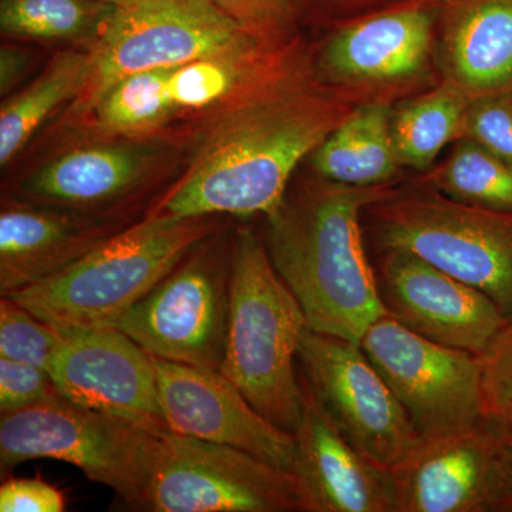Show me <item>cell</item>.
<instances>
[{
	"mask_svg": "<svg viewBox=\"0 0 512 512\" xmlns=\"http://www.w3.org/2000/svg\"><path fill=\"white\" fill-rule=\"evenodd\" d=\"M481 356L484 420L503 436L512 437V322L501 330Z\"/></svg>",
	"mask_w": 512,
	"mask_h": 512,
	"instance_id": "28",
	"label": "cell"
},
{
	"mask_svg": "<svg viewBox=\"0 0 512 512\" xmlns=\"http://www.w3.org/2000/svg\"><path fill=\"white\" fill-rule=\"evenodd\" d=\"M431 180L451 200L512 214V168L474 141L460 144Z\"/></svg>",
	"mask_w": 512,
	"mask_h": 512,
	"instance_id": "25",
	"label": "cell"
},
{
	"mask_svg": "<svg viewBox=\"0 0 512 512\" xmlns=\"http://www.w3.org/2000/svg\"><path fill=\"white\" fill-rule=\"evenodd\" d=\"M59 396L47 370L0 357V413L20 412Z\"/></svg>",
	"mask_w": 512,
	"mask_h": 512,
	"instance_id": "31",
	"label": "cell"
},
{
	"mask_svg": "<svg viewBox=\"0 0 512 512\" xmlns=\"http://www.w3.org/2000/svg\"><path fill=\"white\" fill-rule=\"evenodd\" d=\"M303 379L336 426L369 460L392 470L423 439L359 343L306 329L298 350Z\"/></svg>",
	"mask_w": 512,
	"mask_h": 512,
	"instance_id": "10",
	"label": "cell"
},
{
	"mask_svg": "<svg viewBox=\"0 0 512 512\" xmlns=\"http://www.w3.org/2000/svg\"><path fill=\"white\" fill-rule=\"evenodd\" d=\"M503 437L487 421L424 440L390 470L394 512H491Z\"/></svg>",
	"mask_w": 512,
	"mask_h": 512,
	"instance_id": "15",
	"label": "cell"
},
{
	"mask_svg": "<svg viewBox=\"0 0 512 512\" xmlns=\"http://www.w3.org/2000/svg\"><path fill=\"white\" fill-rule=\"evenodd\" d=\"M308 320L272 265L264 238L239 229L232 244L231 303L220 372L279 429L295 433L303 393L295 362Z\"/></svg>",
	"mask_w": 512,
	"mask_h": 512,
	"instance_id": "3",
	"label": "cell"
},
{
	"mask_svg": "<svg viewBox=\"0 0 512 512\" xmlns=\"http://www.w3.org/2000/svg\"><path fill=\"white\" fill-rule=\"evenodd\" d=\"M242 29H264L286 18L289 0H211Z\"/></svg>",
	"mask_w": 512,
	"mask_h": 512,
	"instance_id": "33",
	"label": "cell"
},
{
	"mask_svg": "<svg viewBox=\"0 0 512 512\" xmlns=\"http://www.w3.org/2000/svg\"><path fill=\"white\" fill-rule=\"evenodd\" d=\"M387 191L332 183L303 188L266 215L272 265L301 303L309 329L359 343L387 313L360 231Z\"/></svg>",
	"mask_w": 512,
	"mask_h": 512,
	"instance_id": "1",
	"label": "cell"
},
{
	"mask_svg": "<svg viewBox=\"0 0 512 512\" xmlns=\"http://www.w3.org/2000/svg\"><path fill=\"white\" fill-rule=\"evenodd\" d=\"M143 173L141 158L126 148H82L40 168L22 190L33 200L87 212L126 197Z\"/></svg>",
	"mask_w": 512,
	"mask_h": 512,
	"instance_id": "20",
	"label": "cell"
},
{
	"mask_svg": "<svg viewBox=\"0 0 512 512\" xmlns=\"http://www.w3.org/2000/svg\"><path fill=\"white\" fill-rule=\"evenodd\" d=\"M119 232L69 212L6 205L0 214V295L60 274Z\"/></svg>",
	"mask_w": 512,
	"mask_h": 512,
	"instance_id": "17",
	"label": "cell"
},
{
	"mask_svg": "<svg viewBox=\"0 0 512 512\" xmlns=\"http://www.w3.org/2000/svg\"><path fill=\"white\" fill-rule=\"evenodd\" d=\"M174 67L124 77L97 101L99 120L107 130L133 131L153 126L174 109L168 80Z\"/></svg>",
	"mask_w": 512,
	"mask_h": 512,
	"instance_id": "26",
	"label": "cell"
},
{
	"mask_svg": "<svg viewBox=\"0 0 512 512\" xmlns=\"http://www.w3.org/2000/svg\"><path fill=\"white\" fill-rule=\"evenodd\" d=\"M470 100L460 87H443L413 101L393 119V138L400 164L424 170L463 130Z\"/></svg>",
	"mask_w": 512,
	"mask_h": 512,
	"instance_id": "23",
	"label": "cell"
},
{
	"mask_svg": "<svg viewBox=\"0 0 512 512\" xmlns=\"http://www.w3.org/2000/svg\"><path fill=\"white\" fill-rule=\"evenodd\" d=\"M463 130L498 160L512 168V100L508 96L476 97L468 104Z\"/></svg>",
	"mask_w": 512,
	"mask_h": 512,
	"instance_id": "30",
	"label": "cell"
},
{
	"mask_svg": "<svg viewBox=\"0 0 512 512\" xmlns=\"http://www.w3.org/2000/svg\"><path fill=\"white\" fill-rule=\"evenodd\" d=\"M158 436L60 394L29 409L2 414L0 471L5 476L36 458L63 461L80 468L94 483L111 488L124 507L140 511Z\"/></svg>",
	"mask_w": 512,
	"mask_h": 512,
	"instance_id": "5",
	"label": "cell"
},
{
	"mask_svg": "<svg viewBox=\"0 0 512 512\" xmlns=\"http://www.w3.org/2000/svg\"><path fill=\"white\" fill-rule=\"evenodd\" d=\"M491 512H512V437L503 436Z\"/></svg>",
	"mask_w": 512,
	"mask_h": 512,
	"instance_id": "34",
	"label": "cell"
},
{
	"mask_svg": "<svg viewBox=\"0 0 512 512\" xmlns=\"http://www.w3.org/2000/svg\"><path fill=\"white\" fill-rule=\"evenodd\" d=\"M313 164L332 183L355 187L386 183L400 164L389 107L373 103L350 111L316 148Z\"/></svg>",
	"mask_w": 512,
	"mask_h": 512,
	"instance_id": "21",
	"label": "cell"
},
{
	"mask_svg": "<svg viewBox=\"0 0 512 512\" xmlns=\"http://www.w3.org/2000/svg\"><path fill=\"white\" fill-rule=\"evenodd\" d=\"M60 332L49 373L64 399L153 433L168 431L153 356L117 328Z\"/></svg>",
	"mask_w": 512,
	"mask_h": 512,
	"instance_id": "12",
	"label": "cell"
},
{
	"mask_svg": "<svg viewBox=\"0 0 512 512\" xmlns=\"http://www.w3.org/2000/svg\"><path fill=\"white\" fill-rule=\"evenodd\" d=\"M154 366L168 431L238 448L292 473L295 436L256 412L221 372L157 357Z\"/></svg>",
	"mask_w": 512,
	"mask_h": 512,
	"instance_id": "13",
	"label": "cell"
},
{
	"mask_svg": "<svg viewBox=\"0 0 512 512\" xmlns=\"http://www.w3.org/2000/svg\"><path fill=\"white\" fill-rule=\"evenodd\" d=\"M342 107L309 93H284L237 111L157 214L175 218L271 214L302 158L338 127Z\"/></svg>",
	"mask_w": 512,
	"mask_h": 512,
	"instance_id": "2",
	"label": "cell"
},
{
	"mask_svg": "<svg viewBox=\"0 0 512 512\" xmlns=\"http://www.w3.org/2000/svg\"><path fill=\"white\" fill-rule=\"evenodd\" d=\"M380 202L377 237L384 249L419 256L473 286L512 322V214L440 195Z\"/></svg>",
	"mask_w": 512,
	"mask_h": 512,
	"instance_id": "6",
	"label": "cell"
},
{
	"mask_svg": "<svg viewBox=\"0 0 512 512\" xmlns=\"http://www.w3.org/2000/svg\"><path fill=\"white\" fill-rule=\"evenodd\" d=\"M245 30L211 0H138L117 8L93 55L90 100L147 70L178 67L237 46Z\"/></svg>",
	"mask_w": 512,
	"mask_h": 512,
	"instance_id": "11",
	"label": "cell"
},
{
	"mask_svg": "<svg viewBox=\"0 0 512 512\" xmlns=\"http://www.w3.org/2000/svg\"><path fill=\"white\" fill-rule=\"evenodd\" d=\"M292 474L303 512H394L390 471L369 460L336 426L306 380Z\"/></svg>",
	"mask_w": 512,
	"mask_h": 512,
	"instance_id": "16",
	"label": "cell"
},
{
	"mask_svg": "<svg viewBox=\"0 0 512 512\" xmlns=\"http://www.w3.org/2000/svg\"><path fill=\"white\" fill-rule=\"evenodd\" d=\"M28 55L15 47H2L0 52V92L3 96L13 89L25 73Z\"/></svg>",
	"mask_w": 512,
	"mask_h": 512,
	"instance_id": "35",
	"label": "cell"
},
{
	"mask_svg": "<svg viewBox=\"0 0 512 512\" xmlns=\"http://www.w3.org/2000/svg\"><path fill=\"white\" fill-rule=\"evenodd\" d=\"M454 79L468 96L512 93V0H464L447 37Z\"/></svg>",
	"mask_w": 512,
	"mask_h": 512,
	"instance_id": "19",
	"label": "cell"
},
{
	"mask_svg": "<svg viewBox=\"0 0 512 512\" xmlns=\"http://www.w3.org/2000/svg\"><path fill=\"white\" fill-rule=\"evenodd\" d=\"M92 72L93 56L63 53L28 89L3 104L0 111L2 167L18 156L53 110L87 87Z\"/></svg>",
	"mask_w": 512,
	"mask_h": 512,
	"instance_id": "22",
	"label": "cell"
},
{
	"mask_svg": "<svg viewBox=\"0 0 512 512\" xmlns=\"http://www.w3.org/2000/svg\"><path fill=\"white\" fill-rule=\"evenodd\" d=\"M360 348L403 404L421 439L453 436L483 423L480 355L424 338L390 315L370 325Z\"/></svg>",
	"mask_w": 512,
	"mask_h": 512,
	"instance_id": "9",
	"label": "cell"
},
{
	"mask_svg": "<svg viewBox=\"0 0 512 512\" xmlns=\"http://www.w3.org/2000/svg\"><path fill=\"white\" fill-rule=\"evenodd\" d=\"M99 2L107 3V5L114 6V8H127V6L134 5L138 0H99Z\"/></svg>",
	"mask_w": 512,
	"mask_h": 512,
	"instance_id": "36",
	"label": "cell"
},
{
	"mask_svg": "<svg viewBox=\"0 0 512 512\" xmlns=\"http://www.w3.org/2000/svg\"><path fill=\"white\" fill-rule=\"evenodd\" d=\"M210 238L131 306L114 328L157 359L220 372L231 303L232 247L227 251Z\"/></svg>",
	"mask_w": 512,
	"mask_h": 512,
	"instance_id": "8",
	"label": "cell"
},
{
	"mask_svg": "<svg viewBox=\"0 0 512 512\" xmlns=\"http://www.w3.org/2000/svg\"><path fill=\"white\" fill-rule=\"evenodd\" d=\"M214 217L154 214L52 278L8 298L59 330L114 328L215 231Z\"/></svg>",
	"mask_w": 512,
	"mask_h": 512,
	"instance_id": "4",
	"label": "cell"
},
{
	"mask_svg": "<svg viewBox=\"0 0 512 512\" xmlns=\"http://www.w3.org/2000/svg\"><path fill=\"white\" fill-rule=\"evenodd\" d=\"M63 335L29 312L2 296L0 301V357L29 363L49 372Z\"/></svg>",
	"mask_w": 512,
	"mask_h": 512,
	"instance_id": "27",
	"label": "cell"
},
{
	"mask_svg": "<svg viewBox=\"0 0 512 512\" xmlns=\"http://www.w3.org/2000/svg\"><path fill=\"white\" fill-rule=\"evenodd\" d=\"M433 18L410 8L350 26L330 43L326 64L336 77L376 82L409 77L426 63Z\"/></svg>",
	"mask_w": 512,
	"mask_h": 512,
	"instance_id": "18",
	"label": "cell"
},
{
	"mask_svg": "<svg viewBox=\"0 0 512 512\" xmlns=\"http://www.w3.org/2000/svg\"><path fill=\"white\" fill-rule=\"evenodd\" d=\"M140 511L303 512L291 471L171 431L158 436Z\"/></svg>",
	"mask_w": 512,
	"mask_h": 512,
	"instance_id": "7",
	"label": "cell"
},
{
	"mask_svg": "<svg viewBox=\"0 0 512 512\" xmlns=\"http://www.w3.org/2000/svg\"><path fill=\"white\" fill-rule=\"evenodd\" d=\"M116 9L99 0H2L0 29L36 39H80L100 35Z\"/></svg>",
	"mask_w": 512,
	"mask_h": 512,
	"instance_id": "24",
	"label": "cell"
},
{
	"mask_svg": "<svg viewBox=\"0 0 512 512\" xmlns=\"http://www.w3.org/2000/svg\"><path fill=\"white\" fill-rule=\"evenodd\" d=\"M2 512H63L66 495L42 477L8 478L0 487Z\"/></svg>",
	"mask_w": 512,
	"mask_h": 512,
	"instance_id": "32",
	"label": "cell"
},
{
	"mask_svg": "<svg viewBox=\"0 0 512 512\" xmlns=\"http://www.w3.org/2000/svg\"><path fill=\"white\" fill-rule=\"evenodd\" d=\"M234 72L214 57L194 60L174 67L168 80V92L174 107L200 109L214 103L231 90Z\"/></svg>",
	"mask_w": 512,
	"mask_h": 512,
	"instance_id": "29",
	"label": "cell"
},
{
	"mask_svg": "<svg viewBox=\"0 0 512 512\" xmlns=\"http://www.w3.org/2000/svg\"><path fill=\"white\" fill-rule=\"evenodd\" d=\"M376 275L387 313L441 345L483 355L510 323L485 293L409 252L386 249Z\"/></svg>",
	"mask_w": 512,
	"mask_h": 512,
	"instance_id": "14",
	"label": "cell"
}]
</instances>
